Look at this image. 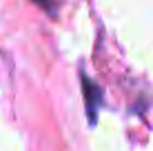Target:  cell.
<instances>
[{
    "mask_svg": "<svg viewBox=\"0 0 153 151\" xmlns=\"http://www.w3.org/2000/svg\"><path fill=\"white\" fill-rule=\"evenodd\" d=\"M33 2H38L42 9H47V11L51 13V11H56V9H58V4H60L62 0H33Z\"/></svg>",
    "mask_w": 153,
    "mask_h": 151,
    "instance_id": "cell-2",
    "label": "cell"
},
{
    "mask_svg": "<svg viewBox=\"0 0 153 151\" xmlns=\"http://www.w3.org/2000/svg\"><path fill=\"white\" fill-rule=\"evenodd\" d=\"M82 91H84V102H87V113L91 124L98 118V109L102 105V89L98 85H93V80H89L87 76H82Z\"/></svg>",
    "mask_w": 153,
    "mask_h": 151,
    "instance_id": "cell-1",
    "label": "cell"
}]
</instances>
